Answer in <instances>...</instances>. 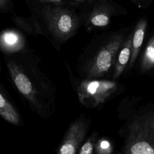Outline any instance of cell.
Instances as JSON below:
<instances>
[{
	"instance_id": "d6986e66",
	"label": "cell",
	"mask_w": 154,
	"mask_h": 154,
	"mask_svg": "<svg viewBox=\"0 0 154 154\" xmlns=\"http://www.w3.org/2000/svg\"><path fill=\"white\" fill-rule=\"evenodd\" d=\"M1 71H2V65H1V61L0 60V73L1 72Z\"/></svg>"
},
{
	"instance_id": "4fadbf2b",
	"label": "cell",
	"mask_w": 154,
	"mask_h": 154,
	"mask_svg": "<svg viewBox=\"0 0 154 154\" xmlns=\"http://www.w3.org/2000/svg\"><path fill=\"white\" fill-rule=\"evenodd\" d=\"M154 67V35L152 34L147 40L141 56L140 65V72L147 73Z\"/></svg>"
},
{
	"instance_id": "277c9868",
	"label": "cell",
	"mask_w": 154,
	"mask_h": 154,
	"mask_svg": "<svg viewBox=\"0 0 154 154\" xmlns=\"http://www.w3.org/2000/svg\"><path fill=\"white\" fill-rule=\"evenodd\" d=\"M81 5L72 1L32 6L31 14L38 21L45 36L58 51L82 26Z\"/></svg>"
},
{
	"instance_id": "9a60e30c",
	"label": "cell",
	"mask_w": 154,
	"mask_h": 154,
	"mask_svg": "<svg viewBox=\"0 0 154 154\" xmlns=\"http://www.w3.org/2000/svg\"><path fill=\"white\" fill-rule=\"evenodd\" d=\"M94 150L97 153H110L112 151V148L108 140L98 139Z\"/></svg>"
},
{
	"instance_id": "52a82bcc",
	"label": "cell",
	"mask_w": 154,
	"mask_h": 154,
	"mask_svg": "<svg viewBox=\"0 0 154 154\" xmlns=\"http://www.w3.org/2000/svg\"><path fill=\"white\" fill-rule=\"evenodd\" d=\"M91 120L84 114L70 123L56 153L59 154H75L84 142L91 126Z\"/></svg>"
},
{
	"instance_id": "30bf717a",
	"label": "cell",
	"mask_w": 154,
	"mask_h": 154,
	"mask_svg": "<svg viewBox=\"0 0 154 154\" xmlns=\"http://www.w3.org/2000/svg\"><path fill=\"white\" fill-rule=\"evenodd\" d=\"M25 46V39L17 31L6 29L0 32V51L4 55L15 52Z\"/></svg>"
},
{
	"instance_id": "9c48e42d",
	"label": "cell",
	"mask_w": 154,
	"mask_h": 154,
	"mask_svg": "<svg viewBox=\"0 0 154 154\" xmlns=\"http://www.w3.org/2000/svg\"><path fill=\"white\" fill-rule=\"evenodd\" d=\"M147 23L148 21L147 17L143 16L137 21L134 25H133L131 57L128 65L129 68L133 67V66L137 59L143 43Z\"/></svg>"
},
{
	"instance_id": "3957f363",
	"label": "cell",
	"mask_w": 154,
	"mask_h": 154,
	"mask_svg": "<svg viewBox=\"0 0 154 154\" xmlns=\"http://www.w3.org/2000/svg\"><path fill=\"white\" fill-rule=\"evenodd\" d=\"M132 27H123L94 35L77 60L76 68L79 77L105 79L112 76L118 52Z\"/></svg>"
},
{
	"instance_id": "8992f818",
	"label": "cell",
	"mask_w": 154,
	"mask_h": 154,
	"mask_svg": "<svg viewBox=\"0 0 154 154\" xmlns=\"http://www.w3.org/2000/svg\"><path fill=\"white\" fill-rule=\"evenodd\" d=\"M82 26L90 32L108 28L113 18L128 14V10L114 0H90L81 7Z\"/></svg>"
},
{
	"instance_id": "7a4b0ae2",
	"label": "cell",
	"mask_w": 154,
	"mask_h": 154,
	"mask_svg": "<svg viewBox=\"0 0 154 154\" xmlns=\"http://www.w3.org/2000/svg\"><path fill=\"white\" fill-rule=\"evenodd\" d=\"M119 119L125 123L118 134L124 139L125 154L154 153V105L140 97L127 96L117 108Z\"/></svg>"
},
{
	"instance_id": "ac0fdd59",
	"label": "cell",
	"mask_w": 154,
	"mask_h": 154,
	"mask_svg": "<svg viewBox=\"0 0 154 154\" xmlns=\"http://www.w3.org/2000/svg\"><path fill=\"white\" fill-rule=\"evenodd\" d=\"M10 4V0H0V10H7Z\"/></svg>"
},
{
	"instance_id": "5b68a950",
	"label": "cell",
	"mask_w": 154,
	"mask_h": 154,
	"mask_svg": "<svg viewBox=\"0 0 154 154\" xmlns=\"http://www.w3.org/2000/svg\"><path fill=\"white\" fill-rule=\"evenodd\" d=\"M66 65L73 88L79 102L85 107L100 109L125 90L124 85L116 80L77 78L71 72L67 63Z\"/></svg>"
},
{
	"instance_id": "8fae6325",
	"label": "cell",
	"mask_w": 154,
	"mask_h": 154,
	"mask_svg": "<svg viewBox=\"0 0 154 154\" xmlns=\"http://www.w3.org/2000/svg\"><path fill=\"white\" fill-rule=\"evenodd\" d=\"M132 28L133 26L132 27L131 31L123 42L118 52L113 73L111 76L112 80H116L119 79L123 74L128 65L131 52Z\"/></svg>"
},
{
	"instance_id": "6da1fadb",
	"label": "cell",
	"mask_w": 154,
	"mask_h": 154,
	"mask_svg": "<svg viewBox=\"0 0 154 154\" xmlns=\"http://www.w3.org/2000/svg\"><path fill=\"white\" fill-rule=\"evenodd\" d=\"M8 73L14 87L29 108L43 120L54 114L57 90L40 65V60L26 45L4 55Z\"/></svg>"
},
{
	"instance_id": "5bb4252c",
	"label": "cell",
	"mask_w": 154,
	"mask_h": 154,
	"mask_svg": "<svg viewBox=\"0 0 154 154\" xmlns=\"http://www.w3.org/2000/svg\"><path fill=\"white\" fill-rule=\"evenodd\" d=\"M99 133L97 131H94L90 135L84 143H82L78 151L79 154H91L94 153V150L96 144L99 139Z\"/></svg>"
},
{
	"instance_id": "e0dca14e",
	"label": "cell",
	"mask_w": 154,
	"mask_h": 154,
	"mask_svg": "<svg viewBox=\"0 0 154 154\" xmlns=\"http://www.w3.org/2000/svg\"><path fill=\"white\" fill-rule=\"evenodd\" d=\"M140 8H148L153 0H128Z\"/></svg>"
},
{
	"instance_id": "7c38bea8",
	"label": "cell",
	"mask_w": 154,
	"mask_h": 154,
	"mask_svg": "<svg viewBox=\"0 0 154 154\" xmlns=\"http://www.w3.org/2000/svg\"><path fill=\"white\" fill-rule=\"evenodd\" d=\"M12 20L17 26L28 34L43 35V32L40 25L37 19L32 14L29 17L14 15L12 17Z\"/></svg>"
},
{
	"instance_id": "2e32d148",
	"label": "cell",
	"mask_w": 154,
	"mask_h": 154,
	"mask_svg": "<svg viewBox=\"0 0 154 154\" xmlns=\"http://www.w3.org/2000/svg\"><path fill=\"white\" fill-rule=\"evenodd\" d=\"M32 3V6L37 5L40 4H48V3H52V2H58L63 1H72L75 3L79 4L81 7L87 2H88L90 0H29Z\"/></svg>"
},
{
	"instance_id": "ba28073f",
	"label": "cell",
	"mask_w": 154,
	"mask_h": 154,
	"mask_svg": "<svg viewBox=\"0 0 154 154\" xmlns=\"http://www.w3.org/2000/svg\"><path fill=\"white\" fill-rule=\"evenodd\" d=\"M0 117L7 122L21 126L23 121L20 114L8 92L0 82Z\"/></svg>"
}]
</instances>
